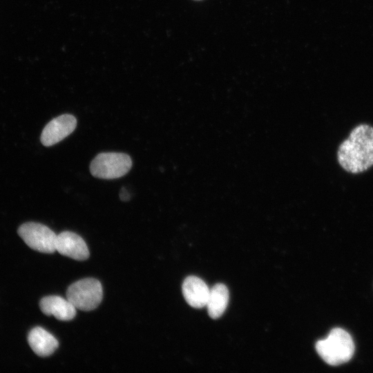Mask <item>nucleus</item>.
I'll use <instances>...</instances> for the list:
<instances>
[{
	"instance_id": "11",
	"label": "nucleus",
	"mask_w": 373,
	"mask_h": 373,
	"mask_svg": "<svg viewBox=\"0 0 373 373\" xmlns=\"http://www.w3.org/2000/svg\"><path fill=\"white\" fill-rule=\"evenodd\" d=\"M229 298V290L224 284H216L210 289L206 306L211 318H218L222 315L227 307Z\"/></svg>"
},
{
	"instance_id": "7",
	"label": "nucleus",
	"mask_w": 373,
	"mask_h": 373,
	"mask_svg": "<svg viewBox=\"0 0 373 373\" xmlns=\"http://www.w3.org/2000/svg\"><path fill=\"white\" fill-rule=\"evenodd\" d=\"M55 250L76 260H85L89 257V250L84 239L71 231H63L57 235Z\"/></svg>"
},
{
	"instance_id": "12",
	"label": "nucleus",
	"mask_w": 373,
	"mask_h": 373,
	"mask_svg": "<svg viewBox=\"0 0 373 373\" xmlns=\"http://www.w3.org/2000/svg\"><path fill=\"white\" fill-rule=\"evenodd\" d=\"M119 198L123 201H127L130 199V195L124 188H122L121 189V191L119 193Z\"/></svg>"
},
{
	"instance_id": "6",
	"label": "nucleus",
	"mask_w": 373,
	"mask_h": 373,
	"mask_svg": "<svg viewBox=\"0 0 373 373\" xmlns=\"http://www.w3.org/2000/svg\"><path fill=\"white\" fill-rule=\"evenodd\" d=\"M76 126L77 119L73 115H59L46 125L41 135V142L46 146H52L72 133Z\"/></svg>"
},
{
	"instance_id": "8",
	"label": "nucleus",
	"mask_w": 373,
	"mask_h": 373,
	"mask_svg": "<svg viewBox=\"0 0 373 373\" xmlns=\"http://www.w3.org/2000/svg\"><path fill=\"white\" fill-rule=\"evenodd\" d=\"M182 291L190 306L202 308L207 305L210 289L201 278L195 276L186 277L182 283Z\"/></svg>"
},
{
	"instance_id": "4",
	"label": "nucleus",
	"mask_w": 373,
	"mask_h": 373,
	"mask_svg": "<svg viewBox=\"0 0 373 373\" xmlns=\"http://www.w3.org/2000/svg\"><path fill=\"white\" fill-rule=\"evenodd\" d=\"M132 166L129 155L122 153H101L91 162L90 171L97 178L115 179L126 174Z\"/></svg>"
},
{
	"instance_id": "2",
	"label": "nucleus",
	"mask_w": 373,
	"mask_h": 373,
	"mask_svg": "<svg viewBox=\"0 0 373 373\" xmlns=\"http://www.w3.org/2000/svg\"><path fill=\"white\" fill-rule=\"evenodd\" d=\"M318 355L327 364L338 365L350 361L354 352V343L348 332L341 328L332 329L327 338L316 343Z\"/></svg>"
},
{
	"instance_id": "5",
	"label": "nucleus",
	"mask_w": 373,
	"mask_h": 373,
	"mask_svg": "<svg viewBox=\"0 0 373 373\" xmlns=\"http://www.w3.org/2000/svg\"><path fill=\"white\" fill-rule=\"evenodd\" d=\"M18 234L31 249L39 252L52 254L55 250L57 234L47 226L29 222L21 224Z\"/></svg>"
},
{
	"instance_id": "1",
	"label": "nucleus",
	"mask_w": 373,
	"mask_h": 373,
	"mask_svg": "<svg viewBox=\"0 0 373 373\" xmlns=\"http://www.w3.org/2000/svg\"><path fill=\"white\" fill-rule=\"evenodd\" d=\"M339 164L346 171L358 173L373 165V127L360 124L339 146L337 152Z\"/></svg>"
},
{
	"instance_id": "10",
	"label": "nucleus",
	"mask_w": 373,
	"mask_h": 373,
	"mask_svg": "<svg viewBox=\"0 0 373 373\" xmlns=\"http://www.w3.org/2000/svg\"><path fill=\"white\" fill-rule=\"evenodd\" d=\"M28 342L32 351L41 357L51 355L59 347L57 338L41 327H35L30 331Z\"/></svg>"
},
{
	"instance_id": "9",
	"label": "nucleus",
	"mask_w": 373,
	"mask_h": 373,
	"mask_svg": "<svg viewBox=\"0 0 373 373\" xmlns=\"http://www.w3.org/2000/svg\"><path fill=\"white\" fill-rule=\"evenodd\" d=\"M39 307L44 314L52 315L59 321H70L76 316V307L68 299L59 296L44 297Z\"/></svg>"
},
{
	"instance_id": "3",
	"label": "nucleus",
	"mask_w": 373,
	"mask_h": 373,
	"mask_svg": "<svg viewBox=\"0 0 373 373\" xmlns=\"http://www.w3.org/2000/svg\"><path fill=\"white\" fill-rule=\"evenodd\" d=\"M103 289L101 283L92 278H84L70 285L66 291V298L82 311H91L102 302Z\"/></svg>"
}]
</instances>
